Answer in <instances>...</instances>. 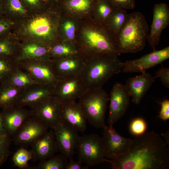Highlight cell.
Wrapping results in <instances>:
<instances>
[{"instance_id":"cell-1","label":"cell","mask_w":169,"mask_h":169,"mask_svg":"<svg viewBox=\"0 0 169 169\" xmlns=\"http://www.w3.org/2000/svg\"><path fill=\"white\" fill-rule=\"evenodd\" d=\"M107 162L113 169H168L169 149L152 131L136 136L126 152Z\"/></svg>"},{"instance_id":"cell-2","label":"cell","mask_w":169,"mask_h":169,"mask_svg":"<svg viewBox=\"0 0 169 169\" xmlns=\"http://www.w3.org/2000/svg\"><path fill=\"white\" fill-rule=\"evenodd\" d=\"M79 23L74 44L87 60L102 54L118 56L116 36L105 23L94 19Z\"/></svg>"},{"instance_id":"cell-3","label":"cell","mask_w":169,"mask_h":169,"mask_svg":"<svg viewBox=\"0 0 169 169\" xmlns=\"http://www.w3.org/2000/svg\"><path fill=\"white\" fill-rule=\"evenodd\" d=\"M149 28L145 16L135 12L128 14L124 25L116 36L117 49L121 53H136L145 48Z\"/></svg>"},{"instance_id":"cell-4","label":"cell","mask_w":169,"mask_h":169,"mask_svg":"<svg viewBox=\"0 0 169 169\" xmlns=\"http://www.w3.org/2000/svg\"><path fill=\"white\" fill-rule=\"evenodd\" d=\"M118 56L102 54L86 60L81 76L89 89L102 88L114 75L120 72L123 64Z\"/></svg>"},{"instance_id":"cell-5","label":"cell","mask_w":169,"mask_h":169,"mask_svg":"<svg viewBox=\"0 0 169 169\" xmlns=\"http://www.w3.org/2000/svg\"><path fill=\"white\" fill-rule=\"evenodd\" d=\"M78 103L89 123L102 129L107 125L105 114L109 95L102 88L88 89L79 99Z\"/></svg>"},{"instance_id":"cell-6","label":"cell","mask_w":169,"mask_h":169,"mask_svg":"<svg viewBox=\"0 0 169 169\" xmlns=\"http://www.w3.org/2000/svg\"><path fill=\"white\" fill-rule=\"evenodd\" d=\"M78 160L90 167L106 162L102 138L96 134L79 136L76 146Z\"/></svg>"},{"instance_id":"cell-7","label":"cell","mask_w":169,"mask_h":169,"mask_svg":"<svg viewBox=\"0 0 169 169\" xmlns=\"http://www.w3.org/2000/svg\"><path fill=\"white\" fill-rule=\"evenodd\" d=\"M17 62L18 68L38 84L54 87L59 79L55 73L51 59L21 60Z\"/></svg>"},{"instance_id":"cell-8","label":"cell","mask_w":169,"mask_h":169,"mask_svg":"<svg viewBox=\"0 0 169 169\" xmlns=\"http://www.w3.org/2000/svg\"><path fill=\"white\" fill-rule=\"evenodd\" d=\"M88 89L81 75L60 79L54 86L53 97L60 104L74 102Z\"/></svg>"},{"instance_id":"cell-9","label":"cell","mask_w":169,"mask_h":169,"mask_svg":"<svg viewBox=\"0 0 169 169\" xmlns=\"http://www.w3.org/2000/svg\"><path fill=\"white\" fill-rule=\"evenodd\" d=\"M49 127L33 116L28 119L12 137L14 144L24 147L30 145L48 131Z\"/></svg>"},{"instance_id":"cell-10","label":"cell","mask_w":169,"mask_h":169,"mask_svg":"<svg viewBox=\"0 0 169 169\" xmlns=\"http://www.w3.org/2000/svg\"><path fill=\"white\" fill-rule=\"evenodd\" d=\"M130 96L125 85L117 82L113 86L110 94L109 112L107 122L110 127L125 114L130 103Z\"/></svg>"},{"instance_id":"cell-11","label":"cell","mask_w":169,"mask_h":169,"mask_svg":"<svg viewBox=\"0 0 169 169\" xmlns=\"http://www.w3.org/2000/svg\"><path fill=\"white\" fill-rule=\"evenodd\" d=\"M103 142L105 157L116 158L129 150L132 139L124 137L113 127L106 125L103 128Z\"/></svg>"},{"instance_id":"cell-12","label":"cell","mask_w":169,"mask_h":169,"mask_svg":"<svg viewBox=\"0 0 169 169\" xmlns=\"http://www.w3.org/2000/svg\"><path fill=\"white\" fill-rule=\"evenodd\" d=\"M169 58V47L154 50L139 58L122 62V71L125 73L146 72L148 69L161 63Z\"/></svg>"},{"instance_id":"cell-13","label":"cell","mask_w":169,"mask_h":169,"mask_svg":"<svg viewBox=\"0 0 169 169\" xmlns=\"http://www.w3.org/2000/svg\"><path fill=\"white\" fill-rule=\"evenodd\" d=\"M60 103L53 96L29 107L32 116L39 119L49 128L53 129L60 120Z\"/></svg>"},{"instance_id":"cell-14","label":"cell","mask_w":169,"mask_h":169,"mask_svg":"<svg viewBox=\"0 0 169 169\" xmlns=\"http://www.w3.org/2000/svg\"><path fill=\"white\" fill-rule=\"evenodd\" d=\"M58 151L67 159H73L78 139V132L60 121L52 129Z\"/></svg>"},{"instance_id":"cell-15","label":"cell","mask_w":169,"mask_h":169,"mask_svg":"<svg viewBox=\"0 0 169 169\" xmlns=\"http://www.w3.org/2000/svg\"><path fill=\"white\" fill-rule=\"evenodd\" d=\"M55 73L59 79L82 75L86 60L80 55L51 59Z\"/></svg>"},{"instance_id":"cell-16","label":"cell","mask_w":169,"mask_h":169,"mask_svg":"<svg viewBox=\"0 0 169 169\" xmlns=\"http://www.w3.org/2000/svg\"><path fill=\"white\" fill-rule=\"evenodd\" d=\"M52 18L43 15L36 17L28 23V33L33 36L44 39L46 45H51L52 39L57 31V26Z\"/></svg>"},{"instance_id":"cell-17","label":"cell","mask_w":169,"mask_h":169,"mask_svg":"<svg viewBox=\"0 0 169 169\" xmlns=\"http://www.w3.org/2000/svg\"><path fill=\"white\" fill-rule=\"evenodd\" d=\"M169 24V8L166 3H157L153 9V18L147 40L150 46L155 50L160 42L161 33Z\"/></svg>"},{"instance_id":"cell-18","label":"cell","mask_w":169,"mask_h":169,"mask_svg":"<svg viewBox=\"0 0 169 169\" xmlns=\"http://www.w3.org/2000/svg\"><path fill=\"white\" fill-rule=\"evenodd\" d=\"M60 104V120L77 132L83 133L87 128V120L78 103Z\"/></svg>"},{"instance_id":"cell-19","label":"cell","mask_w":169,"mask_h":169,"mask_svg":"<svg viewBox=\"0 0 169 169\" xmlns=\"http://www.w3.org/2000/svg\"><path fill=\"white\" fill-rule=\"evenodd\" d=\"M1 113L5 131L11 137L32 116L30 110L16 105L2 109Z\"/></svg>"},{"instance_id":"cell-20","label":"cell","mask_w":169,"mask_h":169,"mask_svg":"<svg viewBox=\"0 0 169 169\" xmlns=\"http://www.w3.org/2000/svg\"><path fill=\"white\" fill-rule=\"evenodd\" d=\"M154 77L146 72L127 79L125 85L132 101L138 105L155 81Z\"/></svg>"},{"instance_id":"cell-21","label":"cell","mask_w":169,"mask_h":169,"mask_svg":"<svg viewBox=\"0 0 169 169\" xmlns=\"http://www.w3.org/2000/svg\"><path fill=\"white\" fill-rule=\"evenodd\" d=\"M33 159L40 161L55 155L58 151L53 129L37 140L31 145Z\"/></svg>"},{"instance_id":"cell-22","label":"cell","mask_w":169,"mask_h":169,"mask_svg":"<svg viewBox=\"0 0 169 169\" xmlns=\"http://www.w3.org/2000/svg\"><path fill=\"white\" fill-rule=\"evenodd\" d=\"M54 87L49 85L37 84L25 88L16 105L21 107L32 105L53 96Z\"/></svg>"},{"instance_id":"cell-23","label":"cell","mask_w":169,"mask_h":169,"mask_svg":"<svg viewBox=\"0 0 169 169\" xmlns=\"http://www.w3.org/2000/svg\"><path fill=\"white\" fill-rule=\"evenodd\" d=\"M96 0H59L58 6L66 15L77 20L93 13Z\"/></svg>"},{"instance_id":"cell-24","label":"cell","mask_w":169,"mask_h":169,"mask_svg":"<svg viewBox=\"0 0 169 169\" xmlns=\"http://www.w3.org/2000/svg\"><path fill=\"white\" fill-rule=\"evenodd\" d=\"M50 46L35 43L26 44L20 48L17 61L38 59H51Z\"/></svg>"},{"instance_id":"cell-25","label":"cell","mask_w":169,"mask_h":169,"mask_svg":"<svg viewBox=\"0 0 169 169\" xmlns=\"http://www.w3.org/2000/svg\"><path fill=\"white\" fill-rule=\"evenodd\" d=\"M25 89L7 83L0 84V109L16 105Z\"/></svg>"},{"instance_id":"cell-26","label":"cell","mask_w":169,"mask_h":169,"mask_svg":"<svg viewBox=\"0 0 169 169\" xmlns=\"http://www.w3.org/2000/svg\"><path fill=\"white\" fill-rule=\"evenodd\" d=\"M128 14L125 9L115 8L105 24L116 36L125 23Z\"/></svg>"},{"instance_id":"cell-27","label":"cell","mask_w":169,"mask_h":169,"mask_svg":"<svg viewBox=\"0 0 169 169\" xmlns=\"http://www.w3.org/2000/svg\"><path fill=\"white\" fill-rule=\"evenodd\" d=\"M61 43L53 44L50 46V53L52 58H62L80 55L74 44L63 41Z\"/></svg>"},{"instance_id":"cell-28","label":"cell","mask_w":169,"mask_h":169,"mask_svg":"<svg viewBox=\"0 0 169 169\" xmlns=\"http://www.w3.org/2000/svg\"><path fill=\"white\" fill-rule=\"evenodd\" d=\"M115 8L107 0H96L93 10V19L105 23Z\"/></svg>"},{"instance_id":"cell-29","label":"cell","mask_w":169,"mask_h":169,"mask_svg":"<svg viewBox=\"0 0 169 169\" xmlns=\"http://www.w3.org/2000/svg\"><path fill=\"white\" fill-rule=\"evenodd\" d=\"M18 68L16 59L0 56V84L6 82Z\"/></svg>"},{"instance_id":"cell-30","label":"cell","mask_w":169,"mask_h":169,"mask_svg":"<svg viewBox=\"0 0 169 169\" xmlns=\"http://www.w3.org/2000/svg\"><path fill=\"white\" fill-rule=\"evenodd\" d=\"M5 83L22 89H25L33 85L38 84L28 74L18 68Z\"/></svg>"},{"instance_id":"cell-31","label":"cell","mask_w":169,"mask_h":169,"mask_svg":"<svg viewBox=\"0 0 169 169\" xmlns=\"http://www.w3.org/2000/svg\"><path fill=\"white\" fill-rule=\"evenodd\" d=\"M77 19L66 15L61 25V29L64 40L74 44L79 23Z\"/></svg>"},{"instance_id":"cell-32","label":"cell","mask_w":169,"mask_h":169,"mask_svg":"<svg viewBox=\"0 0 169 169\" xmlns=\"http://www.w3.org/2000/svg\"><path fill=\"white\" fill-rule=\"evenodd\" d=\"M67 159L60 155H54L45 160L40 161L35 167L37 169H65Z\"/></svg>"},{"instance_id":"cell-33","label":"cell","mask_w":169,"mask_h":169,"mask_svg":"<svg viewBox=\"0 0 169 169\" xmlns=\"http://www.w3.org/2000/svg\"><path fill=\"white\" fill-rule=\"evenodd\" d=\"M32 159L33 155L31 151L21 147L14 153L12 160L16 166L21 169H24L29 167L28 162Z\"/></svg>"},{"instance_id":"cell-34","label":"cell","mask_w":169,"mask_h":169,"mask_svg":"<svg viewBox=\"0 0 169 169\" xmlns=\"http://www.w3.org/2000/svg\"><path fill=\"white\" fill-rule=\"evenodd\" d=\"M12 139L8 135L0 134V167L7 161L10 154Z\"/></svg>"},{"instance_id":"cell-35","label":"cell","mask_w":169,"mask_h":169,"mask_svg":"<svg viewBox=\"0 0 169 169\" xmlns=\"http://www.w3.org/2000/svg\"><path fill=\"white\" fill-rule=\"evenodd\" d=\"M0 37V56L12 57L16 59L18 55L16 54L17 49L12 43L3 36Z\"/></svg>"},{"instance_id":"cell-36","label":"cell","mask_w":169,"mask_h":169,"mask_svg":"<svg viewBox=\"0 0 169 169\" xmlns=\"http://www.w3.org/2000/svg\"><path fill=\"white\" fill-rule=\"evenodd\" d=\"M147 125L145 121L142 118H137L134 119L131 122L130 131L136 136L141 135L145 132Z\"/></svg>"},{"instance_id":"cell-37","label":"cell","mask_w":169,"mask_h":169,"mask_svg":"<svg viewBox=\"0 0 169 169\" xmlns=\"http://www.w3.org/2000/svg\"><path fill=\"white\" fill-rule=\"evenodd\" d=\"M115 8L132 9L135 7V0H107Z\"/></svg>"},{"instance_id":"cell-38","label":"cell","mask_w":169,"mask_h":169,"mask_svg":"<svg viewBox=\"0 0 169 169\" xmlns=\"http://www.w3.org/2000/svg\"><path fill=\"white\" fill-rule=\"evenodd\" d=\"M156 79L159 77L161 81L165 87L169 88V69L167 68L162 67L158 70L155 73Z\"/></svg>"},{"instance_id":"cell-39","label":"cell","mask_w":169,"mask_h":169,"mask_svg":"<svg viewBox=\"0 0 169 169\" xmlns=\"http://www.w3.org/2000/svg\"><path fill=\"white\" fill-rule=\"evenodd\" d=\"M161 108L159 117L164 120L169 119V100H166L161 103Z\"/></svg>"},{"instance_id":"cell-40","label":"cell","mask_w":169,"mask_h":169,"mask_svg":"<svg viewBox=\"0 0 169 169\" xmlns=\"http://www.w3.org/2000/svg\"><path fill=\"white\" fill-rule=\"evenodd\" d=\"M13 23L7 19L0 18V37L4 35Z\"/></svg>"},{"instance_id":"cell-41","label":"cell","mask_w":169,"mask_h":169,"mask_svg":"<svg viewBox=\"0 0 169 169\" xmlns=\"http://www.w3.org/2000/svg\"><path fill=\"white\" fill-rule=\"evenodd\" d=\"M89 167L86 165H84L79 161H75L73 159L69 160V161L65 167V169H89Z\"/></svg>"},{"instance_id":"cell-42","label":"cell","mask_w":169,"mask_h":169,"mask_svg":"<svg viewBox=\"0 0 169 169\" xmlns=\"http://www.w3.org/2000/svg\"><path fill=\"white\" fill-rule=\"evenodd\" d=\"M26 6L37 8L45 6L41 0H21Z\"/></svg>"},{"instance_id":"cell-43","label":"cell","mask_w":169,"mask_h":169,"mask_svg":"<svg viewBox=\"0 0 169 169\" xmlns=\"http://www.w3.org/2000/svg\"><path fill=\"white\" fill-rule=\"evenodd\" d=\"M45 5L49 7L58 5L59 0H41Z\"/></svg>"},{"instance_id":"cell-44","label":"cell","mask_w":169,"mask_h":169,"mask_svg":"<svg viewBox=\"0 0 169 169\" xmlns=\"http://www.w3.org/2000/svg\"><path fill=\"white\" fill-rule=\"evenodd\" d=\"M0 134L2 135H8L7 134V133L4 128L0 111Z\"/></svg>"},{"instance_id":"cell-45","label":"cell","mask_w":169,"mask_h":169,"mask_svg":"<svg viewBox=\"0 0 169 169\" xmlns=\"http://www.w3.org/2000/svg\"><path fill=\"white\" fill-rule=\"evenodd\" d=\"M165 139L166 141L165 142L166 145H169V132L167 131L164 134H162Z\"/></svg>"},{"instance_id":"cell-46","label":"cell","mask_w":169,"mask_h":169,"mask_svg":"<svg viewBox=\"0 0 169 169\" xmlns=\"http://www.w3.org/2000/svg\"><path fill=\"white\" fill-rule=\"evenodd\" d=\"M3 0H0V13L2 12V4Z\"/></svg>"}]
</instances>
